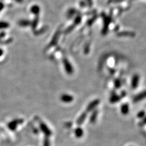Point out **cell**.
Returning <instances> with one entry per match:
<instances>
[{
	"instance_id": "1",
	"label": "cell",
	"mask_w": 146,
	"mask_h": 146,
	"mask_svg": "<svg viewBox=\"0 0 146 146\" xmlns=\"http://www.w3.org/2000/svg\"><path fill=\"white\" fill-rule=\"evenodd\" d=\"M139 80V77L138 75H135L133 77L132 80H131V86H132L133 88L135 89L138 87Z\"/></svg>"
},
{
	"instance_id": "2",
	"label": "cell",
	"mask_w": 146,
	"mask_h": 146,
	"mask_svg": "<svg viewBox=\"0 0 146 146\" xmlns=\"http://www.w3.org/2000/svg\"><path fill=\"white\" fill-rule=\"evenodd\" d=\"M120 110H121V113L122 114H128V113H129V107L128 104H124V105L121 106V109H120Z\"/></svg>"
},
{
	"instance_id": "3",
	"label": "cell",
	"mask_w": 146,
	"mask_h": 146,
	"mask_svg": "<svg viewBox=\"0 0 146 146\" xmlns=\"http://www.w3.org/2000/svg\"><path fill=\"white\" fill-rule=\"evenodd\" d=\"M119 36H135V34L133 32H120L118 34Z\"/></svg>"
},
{
	"instance_id": "4",
	"label": "cell",
	"mask_w": 146,
	"mask_h": 146,
	"mask_svg": "<svg viewBox=\"0 0 146 146\" xmlns=\"http://www.w3.org/2000/svg\"><path fill=\"white\" fill-rule=\"evenodd\" d=\"M141 97H143L142 98H145V97H146V91H145V92H144V93H142V94H139L138 97L137 98H135V100H141Z\"/></svg>"
},
{
	"instance_id": "5",
	"label": "cell",
	"mask_w": 146,
	"mask_h": 146,
	"mask_svg": "<svg viewBox=\"0 0 146 146\" xmlns=\"http://www.w3.org/2000/svg\"><path fill=\"white\" fill-rule=\"evenodd\" d=\"M115 85H116L117 88H118V87H119V85H120V82H119L118 80H117V81H116V82H115Z\"/></svg>"
}]
</instances>
